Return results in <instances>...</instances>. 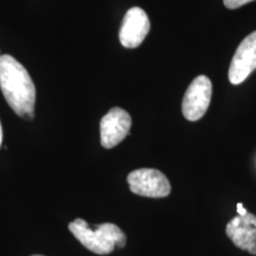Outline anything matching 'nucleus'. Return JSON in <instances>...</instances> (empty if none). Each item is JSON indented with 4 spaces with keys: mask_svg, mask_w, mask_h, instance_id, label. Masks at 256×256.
<instances>
[{
    "mask_svg": "<svg viewBox=\"0 0 256 256\" xmlns=\"http://www.w3.org/2000/svg\"><path fill=\"white\" fill-rule=\"evenodd\" d=\"M254 2V0H223V4L226 8L235 10L241 8V6L248 4V2Z\"/></svg>",
    "mask_w": 256,
    "mask_h": 256,
    "instance_id": "nucleus-9",
    "label": "nucleus"
},
{
    "mask_svg": "<svg viewBox=\"0 0 256 256\" xmlns=\"http://www.w3.org/2000/svg\"><path fill=\"white\" fill-rule=\"evenodd\" d=\"M2 124H0V146H2Z\"/></svg>",
    "mask_w": 256,
    "mask_h": 256,
    "instance_id": "nucleus-11",
    "label": "nucleus"
},
{
    "mask_svg": "<svg viewBox=\"0 0 256 256\" xmlns=\"http://www.w3.org/2000/svg\"><path fill=\"white\" fill-rule=\"evenodd\" d=\"M226 232L238 249L256 255V216L250 212L238 215L226 224Z\"/></svg>",
    "mask_w": 256,
    "mask_h": 256,
    "instance_id": "nucleus-8",
    "label": "nucleus"
},
{
    "mask_svg": "<svg viewBox=\"0 0 256 256\" xmlns=\"http://www.w3.org/2000/svg\"><path fill=\"white\" fill-rule=\"evenodd\" d=\"M212 84L209 78L197 76L185 92L182 112L188 121H198L204 116L210 106Z\"/></svg>",
    "mask_w": 256,
    "mask_h": 256,
    "instance_id": "nucleus-4",
    "label": "nucleus"
},
{
    "mask_svg": "<svg viewBox=\"0 0 256 256\" xmlns=\"http://www.w3.org/2000/svg\"><path fill=\"white\" fill-rule=\"evenodd\" d=\"M133 194L150 198L168 197L171 194V184L162 172L154 168H139L127 177Z\"/></svg>",
    "mask_w": 256,
    "mask_h": 256,
    "instance_id": "nucleus-3",
    "label": "nucleus"
},
{
    "mask_svg": "<svg viewBox=\"0 0 256 256\" xmlns=\"http://www.w3.org/2000/svg\"><path fill=\"white\" fill-rule=\"evenodd\" d=\"M0 88L16 114L34 119L36 87L24 66L10 55L0 56Z\"/></svg>",
    "mask_w": 256,
    "mask_h": 256,
    "instance_id": "nucleus-1",
    "label": "nucleus"
},
{
    "mask_svg": "<svg viewBox=\"0 0 256 256\" xmlns=\"http://www.w3.org/2000/svg\"><path fill=\"white\" fill-rule=\"evenodd\" d=\"M256 69V31L241 42L234 55L228 78L232 84H240Z\"/></svg>",
    "mask_w": 256,
    "mask_h": 256,
    "instance_id": "nucleus-5",
    "label": "nucleus"
},
{
    "mask_svg": "<svg viewBox=\"0 0 256 256\" xmlns=\"http://www.w3.org/2000/svg\"><path fill=\"white\" fill-rule=\"evenodd\" d=\"M32 256H43V255H32Z\"/></svg>",
    "mask_w": 256,
    "mask_h": 256,
    "instance_id": "nucleus-12",
    "label": "nucleus"
},
{
    "mask_svg": "<svg viewBox=\"0 0 256 256\" xmlns=\"http://www.w3.org/2000/svg\"><path fill=\"white\" fill-rule=\"evenodd\" d=\"M132 126L130 115L122 108L115 107L102 118L100 122L101 144L104 148H113L122 142Z\"/></svg>",
    "mask_w": 256,
    "mask_h": 256,
    "instance_id": "nucleus-6",
    "label": "nucleus"
},
{
    "mask_svg": "<svg viewBox=\"0 0 256 256\" xmlns=\"http://www.w3.org/2000/svg\"><path fill=\"white\" fill-rule=\"evenodd\" d=\"M72 234L88 250L98 255H107L115 247L126 246V235L113 223H102L92 228L84 220L78 218L69 224Z\"/></svg>",
    "mask_w": 256,
    "mask_h": 256,
    "instance_id": "nucleus-2",
    "label": "nucleus"
},
{
    "mask_svg": "<svg viewBox=\"0 0 256 256\" xmlns=\"http://www.w3.org/2000/svg\"><path fill=\"white\" fill-rule=\"evenodd\" d=\"M150 28L151 23L148 16L142 8H132L128 10L122 19L119 32L122 46L130 49L138 48L148 34Z\"/></svg>",
    "mask_w": 256,
    "mask_h": 256,
    "instance_id": "nucleus-7",
    "label": "nucleus"
},
{
    "mask_svg": "<svg viewBox=\"0 0 256 256\" xmlns=\"http://www.w3.org/2000/svg\"><path fill=\"white\" fill-rule=\"evenodd\" d=\"M236 208H238V215H246V214L248 212L247 209H244V206H243L242 203H238V206H236Z\"/></svg>",
    "mask_w": 256,
    "mask_h": 256,
    "instance_id": "nucleus-10",
    "label": "nucleus"
}]
</instances>
